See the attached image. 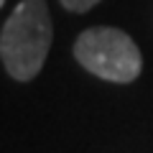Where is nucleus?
Wrapping results in <instances>:
<instances>
[{"label": "nucleus", "instance_id": "nucleus-1", "mask_svg": "<svg viewBox=\"0 0 153 153\" xmlns=\"http://www.w3.org/2000/svg\"><path fill=\"white\" fill-rule=\"evenodd\" d=\"M51 36L54 26L44 0L18 3L0 33V59L5 71L18 82L33 79L49 56Z\"/></svg>", "mask_w": 153, "mask_h": 153}, {"label": "nucleus", "instance_id": "nucleus-2", "mask_svg": "<svg viewBox=\"0 0 153 153\" xmlns=\"http://www.w3.org/2000/svg\"><path fill=\"white\" fill-rule=\"evenodd\" d=\"M74 59L105 82L128 84L138 79L143 69L140 49L130 36L120 28H87L74 41Z\"/></svg>", "mask_w": 153, "mask_h": 153}, {"label": "nucleus", "instance_id": "nucleus-3", "mask_svg": "<svg viewBox=\"0 0 153 153\" xmlns=\"http://www.w3.org/2000/svg\"><path fill=\"white\" fill-rule=\"evenodd\" d=\"M97 3L100 0H61V5H64L66 10H71V13H87V10H92Z\"/></svg>", "mask_w": 153, "mask_h": 153}, {"label": "nucleus", "instance_id": "nucleus-4", "mask_svg": "<svg viewBox=\"0 0 153 153\" xmlns=\"http://www.w3.org/2000/svg\"><path fill=\"white\" fill-rule=\"evenodd\" d=\"M3 3H5V0H0V8H3Z\"/></svg>", "mask_w": 153, "mask_h": 153}]
</instances>
